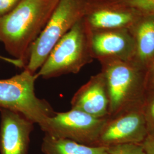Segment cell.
Returning a JSON list of instances; mask_svg holds the SVG:
<instances>
[{
	"instance_id": "obj_17",
	"label": "cell",
	"mask_w": 154,
	"mask_h": 154,
	"mask_svg": "<svg viewBox=\"0 0 154 154\" xmlns=\"http://www.w3.org/2000/svg\"><path fill=\"white\" fill-rule=\"evenodd\" d=\"M22 0H0V17L13 11Z\"/></svg>"
},
{
	"instance_id": "obj_4",
	"label": "cell",
	"mask_w": 154,
	"mask_h": 154,
	"mask_svg": "<svg viewBox=\"0 0 154 154\" xmlns=\"http://www.w3.org/2000/svg\"><path fill=\"white\" fill-rule=\"evenodd\" d=\"M88 0H59L45 27L29 51L24 69L32 73L43 65L59 40L85 16Z\"/></svg>"
},
{
	"instance_id": "obj_14",
	"label": "cell",
	"mask_w": 154,
	"mask_h": 154,
	"mask_svg": "<svg viewBox=\"0 0 154 154\" xmlns=\"http://www.w3.org/2000/svg\"><path fill=\"white\" fill-rule=\"evenodd\" d=\"M148 135H154V91H147L141 105Z\"/></svg>"
},
{
	"instance_id": "obj_10",
	"label": "cell",
	"mask_w": 154,
	"mask_h": 154,
	"mask_svg": "<svg viewBox=\"0 0 154 154\" xmlns=\"http://www.w3.org/2000/svg\"><path fill=\"white\" fill-rule=\"evenodd\" d=\"M0 153L28 154L33 122L21 114L0 108Z\"/></svg>"
},
{
	"instance_id": "obj_19",
	"label": "cell",
	"mask_w": 154,
	"mask_h": 154,
	"mask_svg": "<svg viewBox=\"0 0 154 154\" xmlns=\"http://www.w3.org/2000/svg\"><path fill=\"white\" fill-rule=\"evenodd\" d=\"M142 144L146 154H154V135H148Z\"/></svg>"
},
{
	"instance_id": "obj_11",
	"label": "cell",
	"mask_w": 154,
	"mask_h": 154,
	"mask_svg": "<svg viewBox=\"0 0 154 154\" xmlns=\"http://www.w3.org/2000/svg\"><path fill=\"white\" fill-rule=\"evenodd\" d=\"M72 109L96 118L109 116V100L105 77L100 72L78 89L71 100Z\"/></svg>"
},
{
	"instance_id": "obj_16",
	"label": "cell",
	"mask_w": 154,
	"mask_h": 154,
	"mask_svg": "<svg viewBox=\"0 0 154 154\" xmlns=\"http://www.w3.org/2000/svg\"><path fill=\"white\" fill-rule=\"evenodd\" d=\"M144 16L154 15V0H118Z\"/></svg>"
},
{
	"instance_id": "obj_8",
	"label": "cell",
	"mask_w": 154,
	"mask_h": 154,
	"mask_svg": "<svg viewBox=\"0 0 154 154\" xmlns=\"http://www.w3.org/2000/svg\"><path fill=\"white\" fill-rule=\"evenodd\" d=\"M143 16L118 0H88L84 18L91 32L130 29Z\"/></svg>"
},
{
	"instance_id": "obj_12",
	"label": "cell",
	"mask_w": 154,
	"mask_h": 154,
	"mask_svg": "<svg viewBox=\"0 0 154 154\" xmlns=\"http://www.w3.org/2000/svg\"><path fill=\"white\" fill-rule=\"evenodd\" d=\"M130 31L135 42L132 62L147 72L154 64V15H143Z\"/></svg>"
},
{
	"instance_id": "obj_7",
	"label": "cell",
	"mask_w": 154,
	"mask_h": 154,
	"mask_svg": "<svg viewBox=\"0 0 154 154\" xmlns=\"http://www.w3.org/2000/svg\"><path fill=\"white\" fill-rule=\"evenodd\" d=\"M141 105L108 117L99 137L98 146L143 143L148 132Z\"/></svg>"
},
{
	"instance_id": "obj_9",
	"label": "cell",
	"mask_w": 154,
	"mask_h": 154,
	"mask_svg": "<svg viewBox=\"0 0 154 154\" xmlns=\"http://www.w3.org/2000/svg\"><path fill=\"white\" fill-rule=\"evenodd\" d=\"M91 50L94 59L132 62L135 42L129 29H111L91 32Z\"/></svg>"
},
{
	"instance_id": "obj_3",
	"label": "cell",
	"mask_w": 154,
	"mask_h": 154,
	"mask_svg": "<svg viewBox=\"0 0 154 154\" xmlns=\"http://www.w3.org/2000/svg\"><path fill=\"white\" fill-rule=\"evenodd\" d=\"M109 100V117L141 105L146 88V72L132 62L100 61Z\"/></svg>"
},
{
	"instance_id": "obj_2",
	"label": "cell",
	"mask_w": 154,
	"mask_h": 154,
	"mask_svg": "<svg viewBox=\"0 0 154 154\" xmlns=\"http://www.w3.org/2000/svg\"><path fill=\"white\" fill-rule=\"evenodd\" d=\"M91 31L84 17L56 44L43 65L38 78L50 79L77 74L94 58L91 50Z\"/></svg>"
},
{
	"instance_id": "obj_15",
	"label": "cell",
	"mask_w": 154,
	"mask_h": 154,
	"mask_svg": "<svg viewBox=\"0 0 154 154\" xmlns=\"http://www.w3.org/2000/svg\"><path fill=\"white\" fill-rule=\"evenodd\" d=\"M107 154H146L142 143H123L107 146Z\"/></svg>"
},
{
	"instance_id": "obj_13",
	"label": "cell",
	"mask_w": 154,
	"mask_h": 154,
	"mask_svg": "<svg viewBox=\"0 0 154 154\" xmlns=\"http://www.w3.org/2000/svg\"><path fill=\"white\" fill-rule=\"evenodd\" d=\"M44 154H107L105 146H90L45 134L41 144Z\"/></svg>"
},
{
	"instance_id": "obj_5",
	"label": "cell",
	"mask_w": 154,
	"mask_h": 154,
	"mask_svg": "<svg viewBox=\"0 0 154 154\" xmlns=\"http://www.w3.org/2000/svg\"><path fill=\"white\" fill-rule=\"evenodd\" d=\"M37 78L36 74L24 69L11 78L0 79V108L19 112L42 128L55 112L48 102L36 95Z\"/></svg>"
},
{
	"instance_id": "obj_6",
	"label": "cell",
	"mask_w": 154,
	"mask_h": 154,
	"mask_svg": "<svg viewBox=\"0 0 154 154\" xmlns=\"http://www.w3.org/2000/svg\"><path fill=\"white\" fill-rule=\"evenodd\" d=\"M108 118V117H107ZM107 118H99L72 109L49 117L41 128L45 134L65 138L90 146H98V140Z\"/></svg>"
},
{
	"instance_id": "obj_1",
	"label": "cell",
	"mask_w": 154,
	"mask_h": 154,
	"mask_svg": "<svg viewBox=\"0 0 154 154\" xmlns=\"http://www.w3.org/2000/svg\"><path fill=\"white\" fill-rule=\"evenodd\" d=\"M58 1L22 0L13 11L0 17V41L14 58L27 65L30 49L45 27Z\"/></svg>"
},
{
	"instance_id": "obj_18",
	"label": "cell",
	"mask_w": 154,
	"mask_h": 154,
	"mask_svg": "<svg viewBox=\"0 0 154 154\" xmlns=\"http://www.w3.org/2000/svg\"><path fill=\"white\" fill-rule=\"evenodd\" d=\"M146 88L147 91H154V64L146 72Z\"/></svg>"
},
{
	"instance_id": "obj_20",
	"label": "cell",
	"mask_w": 154,
	"mask_h": 154,
	"mask_svg": "<svg viewBox=\"0 0 154 154\" xmlns=\"http://www.w3.org/2000/svg\"><path fill=\"white\" fill-rule=\"evenodd\" d=\"M0 60L7 62L18 68H25L26 66L25 63L23 61L16 58H10L8 57H5L0 55Z\"/></svg>"
}]
</instances>
